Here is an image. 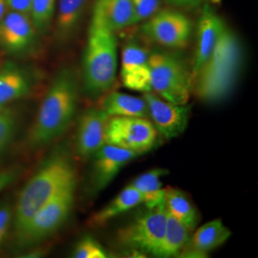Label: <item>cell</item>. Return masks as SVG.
<instances>
[{"mask_svg": "<svg viewBox=\"0 0 258 258\" xmlns=\"http://www.w3.org/2000/svg\"><path fill=\"white\" fill-rule=\"evenodd\" d=\"M191 31L189 19L173 10L156 12L142 26V32L148 39L171 49L185 46L190 39Z\"/></svg>", "mask_w": 258, "mask_h": 258, "instance_id": "cell-9", "label": "cell"}, {"mask_svg": "<svg viewBox=\"0 0 258 258\" xmlns=\"http://www.w3.org/2000/svg\"><path fill=\"white\" fill-rule=\"evenodd\" d=\"M76 178L74 164L65 151H55L48 157L19 194L14 216L15 233L22 230L34 214L54 196L75 184Z\"/></svg>", "mask_w": 258, "mask_h": 258, "instance_id": "cell-2", "label": "cell"}, {"mask_svg": "<svg viewBox=\"0 0 258 258\" xmlns=\"http://www.w3.org/2000/svg\"><path fill=\"white\" fill-rule=\"evenodd\" d=\"M167 1L178 6L195 7V6H198L202 0H167Z\"/></svg>", "mask_w": 258, "mask_h": 258, "instance_id": "cell-32", "label": "cell"}, {"mask_svg": "<svg viewBox=\"0 0 258 258\" xmlns=\"http://www.w3.org/2000/svg\"><path fill=\"white\" fill-rule=\"evenodd\" d=\"M116 32L93 12L83 55V83L91 97L107 92L116 80L118 52Z\"/></svg>", "mask_w": 258, "mask_h": 258, "instance_id": "cell-4", "label": "cell"}, {"mask_svg": "<svg viewBox=\"0 0 258 258\" xmlns=\"http://www.w3.org/2000/svg\"><path fill=\"white\" fill-rule=\"evenodd\" d=\"M56 0H32L30 18L38 33H45L54 17Z\"/></svg>", "mask_w": 258, "mask_h": 258, "instance_id": "cell-25", "label": "cell"}, {"mask_svg": "<svg viewBox=\"0 0 258 258\" xmlns=\"http://www.w3.org/2000/svg\"><path fill=\"white\" fill-rule=\"evenodd\" d=\"M148 63L152 90L168 102L187 103L194 79L184 59L175 53L154 51L149 54Z\"/></svg>", "mask_w": 258, "mask_h": 258, "instance_id": "cell-5", "label": "cell"}, {"mask_svg": "<svg viewBox=\"0 0 258 258\" xmlns=\"http://www.w3.org/2000/svg\"><path fill=\"white\" fill-rule=\"evenodd\" d=\"M7 9H8L7 1L6 0H0V22L2 21V19L5 17V15L7 14L6 13Z\"/></svg>", "mask_w": 258, "mask_h": 258, "instance_id": "cell-33", "label": "cell"}, {"mask_svg": "<svg viewBox=\"0 0 258 258\" xmlns=\"http://www.w3.org/2000/svg\"><path fill=\"white\" fill-rule=\"evenodd\" d=\"M108 256L102 245L92 236L86 235L75 246L73 257L106 258Z\"/></svg>", "mask_w": 258, "mask_h": 258, "instance_id": "cell-27", "label": "cell"}, {"mask_svg": "<svg viewBox=\"0 0 258 258\" xmlns=\"http://www.w3.org/2000/svg\"><path fill=\"white\" fill-rule=\"evenodd\" d=\"M148 118L157 133L164 138H176L184 132L190 116V106L168 102L152 91L144 93Z\"/></svg>", "mask_w": 258, "mask_h": 258, "instance_id": "cell-10", "label": "cell"}, {"mask_svg": "<svg viewBox=\"0 0 258 258\" xmlns=\"http://www.w3.org/2000/svg\"><path fill=\"white\" fill-rule=\"evenodd\" d=\"M37 33L29 16L10 11L0 22V49L9 55H26L36 46Z\"/></svg>", "mask_w": 258, "mask_h": 258, "instance_id": "cell-11", "label": "cell"}, {"mask_svg": "<svg viewBox=\"0 0 258 258\" xmlns=\"http://www.w3.org/2000/svg\"><path fill=\"white\" fill-rule=\"evenodd\" d=\"M109 116L102 108L85 111L79 121L76 148L83 158L94 155L104 143V129Z\"/></svg>", "mask_w": 258, "mask_h": 258, "instance_id": "cell-14", "label": "cell"}, {"mask_svg": "<svg viewBox=\"0 0 258 258\" xmlns=\"http://www.w3.org/2000/svg\"><path fill=\"white\" fill-rule=\"evenodd\" d=\"M8 9L13 12H17L20 14H24L30 17L31 8H32V0H6Z\"/></svg>", "mask_w": 258, "mask_h": 258, "instance_id": "cell-31", "label": "cell"}, {"mask_svg": "<svg viewBox=\"0 0 258 258\" xmlns=\"http://www.w3.org/2000/svg\"><path fill=\"white\" fill-rule=\"evenodd\" d=\"M242 63L239 38L225 25L212 54L194 77L198 98L209 103L226 99L237 83Z\"/></svg>", "mask_w": 258, "mask_h": 258, "instance_id": "cell-3", "label": "cell"}, {"mask_svg": "<svg viewBox=\"0 0 258 258\" xmlns=\"http://www.w3.org/2000/svg\"><path fill=\"white\" fill-rule=\"evenodd\" d=\"M166 212L181 222L189 231H194L199 221V214L188 197L178 188L166 187L165 191Z\"/></svg>", "mask_w": 258, "mask_h": 258, "instance_id": "cell-22", "label": "cell"}, {"mask_svg": "<svg viewBox=\"0 0 258 258\" xmlns=\"http://www.w3.org/2000/svg\"><path fill=\"white\" fill-rule=\"evenodd\" d=\"M189 234L190 231L167 212L164 235L152 254L159 257L180 254L189 240Z\"/></svg>", "mask_w": 258, "mask_h": 258, "instance_id": "cell-19", "label": "cell"}, {"mask_svg": "<svg viewBox=\"0 0 258 258\" xmlns=\"http://www.w3.org/2000/svg\"><path fill=\"white\" fill-rule=\"evenodd\" d=\"M17 127L18 116L15 110L10 107L0 110V156L12 143Z\"/></svg>", "mask_w": 258, "mask_h": 258, "instance_id": "cell-26", "label": "cell"}, {"mask_svg": "<svg viewBox=\"0 0 258 258\" xmlns=\"http://www.w3.org/2000/svg\"><path fill=\"white\" fill-rule=\"evenodd\" d=\"M13 208L9 202L0 204V249L8 235L10 226L13 220Z\"/></svg>", "mask_w": 258, "mask_h": 258, "instance_id": "cell-29", "label": "cell"}, {"mask_svg": "<svg viewBox=\"0 0 258 258\" xmlns=\"http://www.w3.org/2000/svg\"><path fill=\"white\" fill-rule=\"evenodd\" d=\"M19 174V169L18 167H9L0 170V194L10 184L14 183Z\"/></svg>", "mask_w": 258, "mask_h": 258, "instance_id": "cell-30", "label": "cell"}, {"mask_svg": "<svg viewBox=\"0 0 258 258\" xmlns=\"http://www.w3.org/2000/svg\"><path fill=\"white\" fill-rule=\"evenodd\" d=\"M139 154L126 148L104 144L94 154L90 185L92 192H99L110 184L120 169Z\"/></svg>", "mask_w": 258, "mask_h": 258, "instance_id": "cell-12", "label": "cell"}, {"mask_svg": "<svg viewBox=\"0 0 258 258\" xmlns=\"http://www.w3.org/2000/svg\"><path fill=\"white\" fill-rule=\"evenodd\" d=\"M88 0H58L56 14V35L64 40L73 35L83 18Z\"/></svg>", "mask_w": 258, "mask_h": 258, "instance_id": "cell-24", "label": "cell"}, {"mask_svg": "<svg viewBox=\"0 0 258 258\" xmlns=\"http://www.w3.org/2000/svg\"><path fill=\"white\" fill-rule=\"evenodd\" d=\"M102 108L109 117H144L148 118V106L144 98L121 92L108 94Z\"/></svg>", "mask_w": 258, "mask_h": 258, "instance_id": "cell-20", "label": "cell"}, {"mask_svg": "<svg viewBox=\"0 0 258 258\" xmlns=\"http://www.w3.org/2000/svg\"><path fill=\"white\" fill-rule=\"evenodd\" d=\"M166 206L162 204L154 208H147L120 229L118 240L123 247L134 250L153 253L162 239L166 223Z\"/></svg>", "mask_w": 258, "mask_h": 258, "instance_id": "cell-7", "label": "cell"}, {"mask_svg": "<svg viewBox=\"0 0 258 258\" xmlns=\"http://www.w3.org/2000/svg\"><path fill=\"white\" fill-rule=\"evenodd\" d=\"M148 56V51L136 42H130L123 48L120 79L126 88L138 92L152 91Z\"/></svg>", "mask_w": 258, "mask_h": 258, "instance_id": "cell-13", "label": "cell"}, {"mask_svg": "<svg viewBox=\"0 0 258 258\" xmlns=\"http://www.w3.org/2000/svg\"><path fill=\"white\" fill-rule=\"evenodd\" d=\"M158 133L144 117H109L104 129V143L144 154L154 147Z\"/></svg>", "mask_w": 258, "mask_h": 258, "instance_id": "cell-8", "label": "cell"}, {"mask_svg": "<svg viewBox=\"0 0 258 258\" xmlns=\"http://www.w3.org/2000/svg\"><path fill=\"white\" fill-rule=\"evenodd\" d=\"M93 12L115 32L138 23L130 0H96Z\"/></svg>", "mask_w": 258, "mask_h": 258, "instance_id": "cell-18", "label": "cell"}, {"mask_svg": "<svg viewBox=\"0 0 258 258\" xmlns=\"http://www.w3.org/2000/svg\"><path fill=\"white\" fill-rule=\"evenodd\" d=\"M32 87L33 78L28 70L15 62H6L0 68V110L27 96Z\"/></svg>", "mask_w": 258, "mask_h": 258, "instance_id": "cell-16", "label": "cell"}, {"mask_svg": "<svg viewBox=\"0 0 258 258\" xmlns=\"http://www.w3.org/2000/svg\"><path fill=\"white\" fill-rule=\"evenodd\" d=\"M140 204H143L142 195L134 186L129 184L110 203L107 204L101 211L93 215L90 219V225L92 227L102 226L116 216L137 207Z\"/></svg>", "mask_w": 258, "mask_h": 258, "instance_id": "cell-21", "label": "cell"}, {"mask_svg": "<svg viewBox=\"0 0 258 258\" xmlns=\"http://www.w3.org/2000/svg\"><path fill=\"white\" fill-rule=\"evenodd\" d=\"M222 0H211V2H212L213 4H218V3H220Z\"/></svg>", "mask_w": 258, "mask_h": 258, "instance_id": "cell-34", "label": "cell"}, {"mask_svg": "<svg viewBox=\"0 0 258 258\" xmlns=\"http://www.w3.org/2000/svg\"><path fill=\"white\" fill-rule=\"evenodd\" d=\"M78 98L79 84L74 71L60 70L40 103L29 131L30 148L46 147L64 133L74 119Z\"/></svg>", "mask_w": 258, "mask_h": 258, "instance_id": "cell-1", "label": "cell"}, {"mask_svg": "<svg viewBox=\"0 0 258 258\" xmlns=\"http://www.w3.org/2000/svg\"><path fill=\"white\" fill-rule=\"evenodd\" d=\"M168 171L163 168H155L138 176L131 185L134 186L142 195L143 204L147 208H154L165 204V191L161 178Z\"/></svg>", "mask_w": 258, "mask_h": 258, "instance_id": "cell-23", "label": "cell"}, {"mask_svg": "<svg viewBox=\"0 0 258 258\" xmlns=\"http://www.w3.org/2000/svg\"><path fill=\"white\" fill-rule=\"evenodd\" d=\"M75 190L76 183L66 186L34 214L24 228L16 233L20 248L42 242L63 225L74 205Z\"/></svg>", "mask_w": 258, "mask_h": 258, "instance_id": "cell-6", "label": "cell"}, {"mask_svg": "<svg viewBox=\"0 0 258 258\" xmlns=\"http://www.w3.org/2000/svg\"><path fill=\"white\" fill-rule=\"evenodd\" d=\"M231 235V231L224 225L221 219H214L204 224L195 231L185 246L187 251L184 250L181 253L185 254V256L202 257L209 251L220 247Z\"/></svg>", "mask_w": 258, "mask_h": 258, "instance_id": "cell-17", "label": "cell"}, {"mask_svg": "<svg viewBox=\"0 0 258 258\" xmlns=\"http://www.w3.org/2000/svg\"><path fill=\"white\" fill-rule=\"evenodd\" d=\"M139 22L147 20L153 16L160 8L159 0H130Z\"/></svg>", "mask_w": 258, "mask_h": 258, "instance_id": "cell-28", "label": "cell"}, {"mask_svg": "<svg viewBox=\"0 0 258 258\" xmlns=\"http://www.w3.org/2000/svg\"><path fill=\"white\" fill-rule=\"evenodd\" d=\"M224 27L223 20L214 13L209 4H205L198 22L197 47L191 72L192 79L212 54Z\"/></svg>", "mask_w": 258, "mask_h": 258, "instance_id": "cell-15", "label": "cell"}]
</instances>
